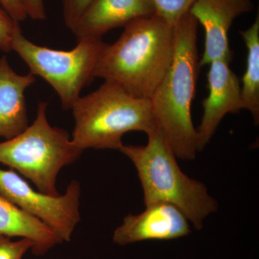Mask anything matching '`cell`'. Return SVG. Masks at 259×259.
<instances>
[{
	"label": "cell",
	"instance_id": "obj_17",
	"mask_svg": "<svg viewBox=\"0 0 259 259\" xmlns=\"http://www.w3.org/2000/svg\"><path fill=\"white\" fill-rule=\"evenodd\" d=\"M19 28H20V23L0 8V49L3 52L12 51L13 37Z\"/></svg>",
	"mask_w": 259,
	"mask_h": 259
},
{
	"label": "cell",
	"instance_id": "obj_11",
	"mask_svg": "<svg viewBox=\"0 0 259 259\" xmlns=\"http://www.w3.org/2000/svg\"><path fill=\"white\" fill-rule=\"evenodd\" d=\"M155 13L153 0H93L71 31L77 41L102 38L112 29Z\"/></svg>",
	"mask_w": 259,
	"mask_h": 259
},
{
	"label": "cell",
	"instance_id": "obj_1",
	"mask_svg": "<svg viewBox=\"0 0 259 259\" xmlns=\"http://www.w3.org/2000/svg\"><path fill=\"white\" fill-rule=\"evenodd\" d=\"M124 28L114 44H105L94 76L117 83L135 97L150 100L171 64L175 25L155 13Z\"/></svg>",
	"mask_w": 259,
	"mask_h": 259
},
{
	"label": "cell",
	"instance_id": "obj_8",
	"mask_svg": "<svg viewBox=\"0 0 259 259\" xmlns=\"http://www.w3.org/2000/svg\"><path fill=\"white\" fill-rule=\"evenodd\" d=\"M253 8L250 0H195L190 13L204 30L200 66L218 60L231 62L233 53L228 38L230 28L237 17L251 11Z\"/></svg>",
	"mask_w": 259,
	"mask_h": 259
},
{
	"label": "cell",
	"instance_id": "obj_9",
	"mask_svg": "<svg viewBox=\"0 0 259 259\" xmlns=\"http://www.w3.org/2000/svg\"><path fill=\"white\" fill-rule=\"evenodd\" d=\"M229 64L228 61L218 60L209 64V94L202 101L203 115L197 128L199 151L209 144L227 114L245 110L241 83Z\"/></svg>",
	"mask_w": 259,
	"mask_h": 259
},
{
	"label": "cell",
	"instance_id": "obj_14",
	"mask_svg": "<svg viewBox=\"0 0 259 259\" xmlns=\"http://www.w3.org/2000/svg\"><path fill=\"white\" fill-rule=\"evenodd\" d=\"M246 45V70L242 78L241 94L245 110L253 116L255 124L259 121V17L247 30L240 31Z\"/></svg>",
	"mask_w": 259,
	"mask_h": 259
},
{
	"label": "cell",
	"instance_id": "obj_13",
	"mask_svg": "<svg viewBox=\"0 0 259 259\" xmlns=\"http://www.w3.org/2000/svg\"><path fill=\"white\" fill-rule=\"evenodd\" d=\"M0 235L28 238L35 255H42L63 243L59 236L40 220L0 195Z\"/></svg>",
	"mask_w": 259,
	"mask_h": 259
},
{
	"label": "cell",
	"instance_id": "obj_16",
	"mask_svg": "<svg viewBox=\"0 0 259 259\" xmlns=\"http://www.w3.org/2000/svg\"><path fill=\"white\" fill-rule=\"evenodd\" d=\"M33 243L28 238L13 241L10 237L0 235V259H22Z\"/></svg>",
	"mask_w": 259,
	"mask_h": 259
},
{
	"label": "cell",
	"instance_id": "obj_2",
	"mask_svg": "<svg viewBox=\"0 0 259 259\" xmlns=\"http://www.w3.org/2000/svg\"><path fill=\"white\" fill-rule=\"evenodd\" d=\"M198 23L190 11L175 25V48L168 71L150 98L153 116L177 158L192 160L198 152L192 118L199 66Z\"/></svg>",
	"mask_w": 259,
	"mask_h": 259
},
{
	"label": "cell",
	"instance_id": "obj_18",
	"mask_svg": "<svg viewBox=\"0 0 259 259\" xmlns=\"http://www.w3.org/2000/svg\"><path fill=\"white\" fill-rule=\"evenodd\" d=\"M93 0H63V18L70 30Z\"/></svg>",
	"mask_w": 259,
	"mask_h": 259
},
{
	"label": "cell",
	"instance_id": "obj_6",
	"mask_svg": "<svg viewBox=\"0 0 259 259\" xmlns=\"http://www.w3.org/2000/svg\"><path fill=\"white\" fill-rule=\"evenodd\" d=\"M105 45L102 38H86L77 41L72 50H55L33 44L19 28L13 37L12 51L28 65L30 74L42 78L54 89L63 109L67 110L95 78V68Z\"/></svg>",
	"mask_w": 259,
	"mask_h": 259
},
{
	"label": "cell",
	"instance_id": "obj_5",
	"mask_svg": "<svg viewBox=\"0 0 259 259\" xmlns=\"http://www.w3.org/2000/svg\"><path fill=\"white\" fill-rule=\"evenodd\" d=\"M47 107V102H40L31 125L13 139L0 142V163L31 181L42 193L59 196V172L76 161L83 151L75 146L67 131L50 125Z\"/></svg>",
	"mask_w": 259,
	"mask_h": 259
},
{
	"label": "cell",
	"instance_id": "obj_19",
	"mask_svg": "<svg viewBox=\"0 0 259 259\" xmlns=\"http://www.w3.org/2000/svg\"><path fill=\"white\" fill-rule=\"evenodd\" d=\"M0 5L2 8L18 23L25 21L28 18L21 0H0Z\"/></svg>",
	"mask_w": 259,
	"mask_h": 259
},
{
	"label": "cell",
	"instance_id": "obj_20",
	"mask_svg": "<svg viewBox=\"0 0 259 259\" xmlns=\"http://www.w3.org/2000/svg\"><path fill=\"white\" fill-rule=\"evenodd\" d=\"M28 18L34 20H44L47 18L44 0H21Z\"/></svg>",
	"mask_w": 259,
	"mask_h": 259
},
{
	"label": "cell",
	"instance_id": "obj_12",
	"mask_svg": "<svg viewBox=\"0 0 259 259\" xmlns=\"http://www.w3.org/2000/svg\"><path fill=\"white\" fill-rule=\"evenodd\" d=\"M35 82L34 75L19 74L6 56L0 59V137L13 139L28 127L25 93Z\"/></svg>",
	"mask_w": 259,
	"mask_h": 259
},
{
	"label": "cell",
	"instance_id": "obj_15",
	"mask_svg": "<svg viewBox=\"0 0 259 259\" xmlns=\"http://www.w3.org/2000/svg\"><path fill=\"white\" fill-rule=\"evenodd\" d=\"M156 14L171 25H176L190 11L195 0H153Z\"/></svg>",
	"mask_w": 259,
	"mask_h": 259
},
{
	"label": "cell",
	"instance_id": "obj_3",
	"mask_svg": "<svg viewBox=\"0 0 259 259\" xmlns=\"http://www.w3.org/2000/svg\"><path fill=\"white\" fill-rule=\"evenodd\" d=\"M146 146L124 145L119 151L134 163L144 191L145 205L158 202L175 206L194 228L218 209L215 199L202 182L185 175L160 127L148 134Z\"/></svg>",
	"mask_w": 259,
	"mask_h": 259
},
{
	"label": "cell",
	"instance_id": "obj_4",
	"mask_svg": "<svg viewBox=\"0 0 259 259\" xmlns=\"http://www.w3.org/2000/svg\"><path fill=\"white\" fill-rule=\"evenodd\" d=\"M71 110L75 121L71 140L82 151L120 150L127 133L142 131L148 135L158 127L149 100L135 97L108 80L80 97Z\"/></svg>",
	"mask_w": 259,
	"mask_h": 259
},
{
	"label": "cell",
	"instance_id": "obj_7",
	"mask_svg": "<svg viewBox=\"0 0 259 259\" xmlns=\"http://www.w3.org/2000/svg\"><path fill=\"white\" fill-rule=\"evenodd\" d=\"M0 195L51 228L63 242H69L81 221V185L71 181L63 195L51 196L32 189L15 170L0 168Z\"/></svg>",
	"mask_w": 259,
	"mask_h": 259
},
{
	"label": "cell",
	"instance_id": "obj_10",
	"mask_svg": "<svg viewBox=\"0 0 259 259\" xmlns=\"http://www.w3.org/2000/svg\"><path fill=\"white\" fill-rule=\"evenodd\" d=\"M190 221L175 206L158 202L146 205L139 214H130L116 228L113 241L125 245L145 241H168L190 234Z\"/></svg>",
	"mask_w": 259,
	"mask_h": 259
}]
</instances>
